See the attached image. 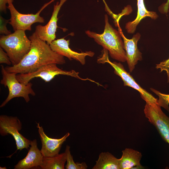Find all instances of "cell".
<instances>
[{"instance_id":"obj_7","label":"cell","mask_w":169,"mask_h":169,"mask_svg":"<svg viewBox=\"0 0 169 169\" xmlns=\"http://www.w3.org/2000/svg\"><path fill=\"white\" fill-rule=\"evenodd\" d=\"M54 0H51L44 4L35 14L20 13L15 8L13 4V2L10 1L8 3L7 7L11 14L9 23L12 26L14 31L18 30L31 31V26L33 24L36 23H44V18L41 16L40 14L44 8Z\"/></svg>"},{"instance_id":"obj_6","label":"cell","mask_w":169,"mask_h":169,"mask_svg":"<svg viewBox=\"0 0 169 169\" xmlns=\"http://www.w3.org/2000/svg\"><path fill=\"white\" fill-rule=\"evenodd\" d=\"M108 51L104 50V54L102 57L97 60L99 63L109 64L114 69V73L120 77L123 82L124 85L131 87L138 91L141 98L146 103L151 105L158 104L157 99L151 94L142 88L135 81L129 72H128L123 65L120 62H112L109 59Z\"/></svg>"},{"instance_id":"obj_12","label":"cell","mask_w":169,"mask_h":169,"mask_svg":"<svg viewBox=\"0 0 169 169\" xmlns=\"http://www.w3.org/2000/svg\"><path fill=\"white\" fill-rule=\"evenodd\" d=\"M117 26L119 31L123 38L124 49L126 55V61L129 70L130 72H131L134 69L138 61H141L142 59V53L137 46V42L141 35L139 33H138L134 34L131 39L127 38L123 34L119 24Z\"/></svg>"},{"instance_id":"obj_13","label":"cell","mask_w":169,"mask_h":169,"mask_svg":"<svg viewBox=\"0 0 169 169\" xmlns=\"http://www.w3.org/2000/svg\"><path fill=\"white\" fill-rule=\"evenodd\" d=\"M37 127L42 143L40 151L44 156L52 157L59 154L62 146L70 135L69 132L59 139L52 138L48 136L45 133L42 126L39 123H37Z\"/></svg>"},{"instance_id":"obj_26","label":"cell","mask_w":169,"mask_h":169,"mask_svg":"<svg viewBox=\"0 0 169 169\" xmlns=\"http://www.w3.org/2000/svg\"><path fill=\"white\" fill-rule=\"evenodd\" d=\"M0 169H7V168L5 166V167H0Z\"/></svg>"},{"instance_id":"obj_19","label":"cell","mask_w":169,"mask_h":169,"mask_svg":"<svg viewBox=\"0 0 169 169\" xmlns=\"http://www.w3.org/2000/svg\"><path fill=\"white\" fill-rule=\"evenodd\" d=\"M67 164L65 166L66 169H86L87 166L85 162H75L72 155L70 151V147L67 145L66 146L65 151Z\"/></svg>"},{"instance_id":"obj_8","label":"cell","mask_w":169,"mask_h":169,"mask_svg":"<svg viewBox=\"0 0 169 169\" xmlns=\"http://www.w3.org/2000/svg\"><path fill=\"white\" fill-rule=\"evenodd\" d=\"M22 128V123L16 116L5 115L0 116V134L2 136L11 135L14 138L17 150H22L29 147L31 141L20 134Z\"/></svg>"},{"instance_id":"obj_9","label":"cell","mask_w":169,"mask_h":169,"mask_svg":"<svg viewBox=\"0 0 169 169\" xmlns=\"http://www.w3.org/2000/svg\"><path fill=\"white\" fill-rule=\"evenodd\" d=\"M144 111L148 121L156 127L163 140L169 144V117L158 104L146 103Z\"/></svg>"},{"instance_id":"obj_11","label":"cell","mask_w":169,"mask_h":169,"mask_svg":"<svg viewBox=\"0 0 169 169\" xmlns=\"http://www.w3.org/2000/svg\"><path fill=\"white\" fill-rule=\"evenodd\" d=\"M69 39L61 38L54 40L49 46L52 50L59 54L67 57L69 60L73 59L79 62L82 65L85 63L87 56L92 57L95 53L91 51L79 53L71 49L69 47Z\"/></svg>"},{"instance_id":"obj_5","label":"cell","mask_w":169,"mask_h":169,"mask_svg":"<svg viewBox=\"0 0 169 169\" xmlns=\"http://www.w3.org/2000/svg\"><path fill=\"white\" fill-rule=\"evenodd\" d=\"M57 64L52 63L44 65L38 69L36 71L28 73L18 74L16 78L21 83L27 84L33 78L39 77L45 82L50 81L54 77L59 75L69 76L82 80H89L98 84V82L89 78L84 79L79 76V72L74 70L70 71L63 70L59 68Z\"/></svg>"},{"instance_id":"obj_1","label":"cell","mask_w":169,"mask_h":169,"mask_svg":"<svg viewBox=\"0 0 169 169\" xmlns=\"http://www.w3.org/2000/svg\"><path fill=\"white\" fill-rule=\"evenodd\" d=\"M28 38L31 41L29 51L18 64L5 67L7 72L16 74H26L49 64L65 63L64 56L53 51L49 45L40 39L35 32Z\"/></svg>"},{"instance_id":"obj_3","label":"cell","mask_w":169,"mask_h":169,"mask_svg":"<svg viewBox=\"0 0 169 169\" xmlns=\"http://www.w3.org/2000/svg\"><path fill=\"white\" fill-rule=\"evenodd\" d=\"M0 37V46L7 53L13 65L18 64L30 50L31 41L25 31L18 30Z\"/></svg>"},{"instance_id":"obj_18","label":"cell","mask_w":169,"mask_h":169,"mask_svg":"<svg viewBox=\"0 0 169 169\" xmlns=\"http://www.w3.org/2000/svg\"><path fill=\"white\" fill-rule=\"evenodd\" d=\"M66 161L65 152L54 156H44L40 167L42 169H64Z\"/></svg>"},{"instance_id":"obj_2","label":"cell","mask_w":169,"mask_h":169,"mask_svg":"<svg viewBox=\"0 0 169 169\" xmlns=\"http://www.w3.org/2000/svg\"><path fill=\"white\" fill-rule=\"evenodd\" d=\"M105 26L103 32L98 34L89 30L85 31L86 35L93 38L98 44L109 52L112 59L119 61H126L127 57L123 41L119 31L110 24L107 14L105 16Z\"/></svg>"},{"instance_id":"obj_23","label":"cell","mask_w":169,"mask_h":169,"mask_svg":"<svg viewBox=\"0 0 169 169\" xmlns=\"http://www.w3.org/2000/svg\"><path fill=\"white\" fill-rule=\"evenodd\" d=\"M0 63L6 64L8 65H10L12 63L7 53L5 52L4 50L0 48Z\"/></svg>"},{"instance_id":"obj_20","label":"cell","mask_w":169,"mask_h":169,"mask_svg":"<svg viewBox=\"0 0 169 169\" xmlns=\"http://www.w3.org/2000/svg\"><path fill=\"white\" fill-rule=\"evenodd\" d=\"M150 90L158 96L159 98L157 100L158 104L169 112V94L161 93L153 88H151Z\"/></svg>"},{"instance_id":"obj_24","label":"cell","mask_w":169,"mask_h":169,"mask_svg":"<svg viewBox=\"0 0 169 169\" xmlns=\"http://www.w3.org/2000/svg\"><path fill=\"white\" fill-rule=\"evenodd\" d=\"M14 0H0V11L1 12L6 13L7 7V4L9 2L11 1L13 2Z\"/></svg>"},{"instance_id":"obj_14","label":"cell","mask_w":169,"mask_h":169,"mask_svg":"<svg viewBox=\"0 0 169 169\" xmlns=\"http://www.w3.org/2000/svg\"><path fill=\"white\" fill-rule=\"evenodd\" d=\"M27 155L14 166V169H29L40 166L44 156L38 149L36 139L31 141Z\"/></svg>"},{"instance_id":"obj_21","label":"cell","mask_w":169,"mask_h":169,"mask_svg":"<svg viewBox=\"0 0 169 169\" xmlns=\"http://www.w3.org/2000/svg\"><path fill=\"white\" fill-rule=\"evenodd\" d=\"M156 68L159 69L160 72H166L167 76V82L169 83V58L156 65Z\"/></svg>"},{"instance_id":"obj_4","label":"cell","mask_w":169,"mask_h":169,"mask_svg":"<svg viewBox=\"0 0 169 169\" xmlns=\"http://www.w3.org/2000/svg\"><path fill=\"white\" fill-rule=\"evenodd\" d=\"M1 72L2 79L0 83L5 87H7L9 91L8 96L0 105L2 107L11 100L15 97H22L26 102L29 101V95H35V93L32 88L33 84L29 82L25 84L20 82L17 79L16 74L14 73H9L6 71L3 65H1Z\"/></svg>"},{"instance_id":"obj_16","label":"cell","mask_w":169,"mask_h":169,"mask_svg":"<svg viewBox=\"0 0 169 169\" xmlns=\"http://www.w3.org/2000/svg\"><path fill=\"white\" fill-rule=\"evenodd\" d=\"M121 157L119 159L120 169H130L140 166L141 154L137 151L126 148L122 151Z\"/></svg>"},{"instance_id":"obj_17","label":"cell","mask_w":169,"mask_h":169,"mask_svg":"<svg viewBox=\"0 0 169 169\" xmlns=\"http://www.w3.org/2000/svg\"><path fill=\"white\" fill-rule=\"evenodd\" d=\"M92 169H120L119 159L108 152H101Z\"/></svg>"},{"instance_id":"obj_10","label":"cell","mask_w":169,"mask_h":169,"mask_svg":"<svg viewBox=\"0 0 169 169\" xmlns=\"http://www.w3.org/2000/svg\"><path fill=\"white\" fill-rule=\"evenodd\" d=\"M67 0H60L54 5L51 17L48 23L44 26L38 25L35 27V32L41 40L49 45L56 38V32L58 27V15L61 8Z\"/></svg>"},{"instance_id":"obj_25","label":"cell","mask_w":169,"mask_h":169,"mask_svg":"<svg viewBox=\"0 0 169 169\" xmlns=\"http://www.w3.org/2000/svg\"><path fill=\"white\" fill-rule=\"evenodd\" d=\"M169 9V0H167L165 3L162 4L159 8L160 12L163 13H167Z\"/></svg>"},{"instance_id":"obj_15","label":"cell","mask_w":169,"mask_h":169,"mask_svg":"<svg viewBox=\"0 0 169 169\" xmlns=\"http://www.w3.org/2000/svg\"><path fill=\"white\" fill-rule=\"evenodd\" d=\"M137 12L136 17L133 21L127 22L125 27L127 32L130 34L135 32L137 26L142 19L149 17L155 20L158 17L156 12L150 11L147 10L144 0H137Z\"/></svg>"},{"instance_id":"obj_22","label":"cell","mask_w":169,"mask_h":169,"mask_svg":"<svg viewBox=\"0 0 169 169\" xmlns=\"http://www.w3.org/2000/svg\"><path fill=\"white\" fill-rule=\"evenodd\" d=\"M9 19H6L0 16V33L1 34L8 35L11 33V31L8 30L7 25L9 22Z\"/></svg>"}]
</instances>
